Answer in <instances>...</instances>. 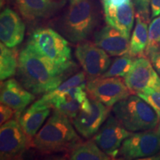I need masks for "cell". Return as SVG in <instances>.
Returning a JSON list of instances; mask_svg holds the SVG:
<instances>
[{
    "mask_svg": "<svg viewBox=\"0 0 160 160\" xmlns=\"http://www.w3.org/2000/svg\"><path fill=\"white\" fill-rule=\"evenodd\" d=\"M135 9L137 10V14H139L148 22L150 19V5L151 0H133Z\"/></svg>",
    "mask_w": 160,
    "mask_h": 160,
    "instance_id": "27",
    "label": "cell"
},
{
    "mask_svg": "<svg viewBox=\"0 0 160 160\" xmlns=\"http://www.w3.org/2000/svg\"><path fill=\"white\" fill-rule=\"evenodd\" d=\"M151 17L155 18L160 15V0H151Z\"/></svg>",
    "mask_w": 160,
    "mask_h": 160,
    "instance_id": "30",
    "label": "cell"
},
{
    "mask_svg": "<svg viewBox=\"0 0 160 160\" xmlns=\"http://www.w3.org/2000/svg\"><path fill=\"white\" fill-rule=\"evenodd\" d=\"M135 57L129 53L119 56L113 60L102 77H125L131 68Z\"/></svg>",
    "mask_w": 160,
    "mask_h": 160,
    "instance_id": "24",
    "label": "cell"
},
{
    "mask_svg": "<svg viewBox=\"0 0 160 160\" xmlns=\"http://www.w3.org/2000/svg\"><path fill=\"white\" fill-rule=\"evenodd\" d=\"M97 24V13L91 0H79L71 3L62 20V32L72 42L87 39Z\"/></svg>",
    "mask_w": 160,
    "mask_h": 160,
    "instance_id": "5",
    "label": "cell"
},
{
    "mask_svg": "<svg viewBox=\"0 0 160 160\" xmlns=\"http://www.w3.org/2000/svg\"><path fill=\"white\" fill-rule=\"evenodd\" d=\"M86 85L73 88L60 97L56 98L48 103L50 108H53L69 119H73L82 109V105L87 99Z\"/></svg>",
    "mask_w": 160,
    "mask_h": 160,
    "instance_id": "17",
    "label": "cell"
},
{
    "mask_svg": "<svg viewBox=\"0 0 160 160\" xmlns=\"http://www.w3.org/2000/svg\"><path fill=\"white\" fill-rule=\"evenodd\" d=\"M27 145L28 136L18 120L11 119L1 125L0 159H14L25 151Z\"/></svg>",
    "mask_w": 160,
    "mask_h": 160,
    "instance_id": "11",
    "label": "cell"
},
{
    "mask_svg": "<svg viewBox=\"0 0 160 160\" xmlns=\"http://www.w3.org/2000/svg\"><path fill=\"white\" fill-rule=\"evenodd\" d=\"M148 56L152 65L160 77V49L151 52Z\"/></svg>",
    "mask_w": 160,
    "mask_h": 160,
    "instance_id": "29",
    "label": "cell"
},
{
    "mask_svg": "<svg viewBox=\"0 0 160 160\" xmlns=\"http://www.w3.org/2000/svg\"><path fill=\"white\" fill-rule=\"evenodd\" d=\"M19 65L17 51L1 42L0 45V79L2 81L13 77Z\"/></svg>",
    "mask_w": 160,
    "mask_h": 160,
    "instance_id": "22",
    "label": "cell"
},
{
    "mask_svg": "<svg viewBox=\"0 0 160 160\" xmlns=\"http://www.w3.org/2000/svg\"><path fill=\"white\" fill-rule=\"evenodd\" d=\"M16 113V111L9 106L1 103L0 105V124L5 123L6 122L9 121L13 117V116Z\"/></svg>",
    "mask_w": 160,
    "mask_h": 160,
    "instance_id": "28",
    "label": "cell"
},
{
    "mask_svg": "<svg viewBox=\"0 0 160 160\" xmlns=\"http://www.w3.org/2000/svg\"><path fill=\"white\" fill-rule=\"evenodd\" d=\"M160 152V137L155 130L140 131L126 138L119 150L123 159L152 157Z\"/></svg>",
    "mask_w": 160,
    "mask_h": 160,
    "instance_id": "8",
    "label": "cell"
},
{
    "mask_svg": "<svg viewBox=\"0 0 160 160\" xmlns=\"http://www.w3.org/2000/svg\"><path fill=\"white\" fill-rule=\"evenodd\" d=\"M102 2H107L113 6H119L131 2L132 0H101Z\"/></svg>",
    "mask_w": 160,
    "mask_h": 160,
    "instance_id": "31",
    "label": "cell"
},
{
    "mask_svg": "<svg viewBox=\"0 0 160 160\" xmlns=\"http://www.w3.org/2000/svg\"><path fill=\"white\" fill-rule=\"evenodd\" d=\"M71 160H109L111 157L105 153L93 140L75 146L70 155Z\"/></svg>",
    "mask_w": 160,
    "mask_h": 160,
    "instance_id": "21",
    "label": "cell"
},
{
    "mask_svg": "<svg viewBox=\"0 0 160 160\" xmlns=\"http://www.w3.org/2000/svg\"><path fill=\"white\" fill-rule=\"evenodd\" d=\"M125 83L131 92L138 93L146 89H160V77L148 59L135 58L125 77Z\"/></svg>",
    "mask_w": 160,
    "mask_h": 160,
    "instance_id": "10",
    "label": "cell"
},
{
    "mask_svg": "<svg viewBox=\"0 0 160 160\" xmlns=\"http://www.w3.org/2000/svg\"><path fill=\"white\" fill-rule=\"evenodd\" d=\"M131 134L122 123L113 116L108 118L93 137V141L111 157L119 153L122 144Z\"/></svg>",
    "mask_w": 160,
    "mask_h": 160,
    "instance_id": "12",
    "label": "cell"
},
{
    "mask_svg": "<svg viewBox=\"0 0 160 160\" xmlns=\"http://www.w3.org/2000/svg\"><path fill=\"white\" fill-rule=\"evenodd\" d=\"M15 2L22 17L28 20L50 17L61 6L52 0H15Z\"/></svg>",
    "mask_w": 160,
    "mask_h": 160,
    "instance_id": "19",
    "label": "cell"
},
{
    "mask_svg": "<svg viewBox=\"0 0 160 160\" xmlns=\"http://www.w3.org/2000/svg\"><path fill=\"white\" fill-rule=\"evenodd\" d=\"M51 108L37 101L18 116L19 122L28 138L35 137L44 122L51 113Z\"/></svg>",
    "mask_w": 160,
    "mask_h": 160,
    "instance_id": "18",
    "label": "cell"
},
{
    "mask_svg": "<svg viewBox=\"0 0 160 160\" xmlns=\"http://www.w3.org/2000/svg\"><path fill=\"white\" fill-rule=\"evenodd\" d=\"M108 25L114 28L130 39L135 18V6L133 2L119 6H113L102 2Z\"/></svg>",
    "mask_w": 160,
    "mask_h": 160,
    "instance_id": "13",
    "label": "cell"
},
{
    "mask_svg": "<svg viewBox=\"0 0 160 160\" xmlns=\"http://www.w3.org/2000/svg\"><path fill=\"white\" fill-rule=\"evenodd\" d=\"M160 49V15L152 20L148 26V44L146 54Z\"/></svg>",
    "mask_w": 160,
    "mask_h": 160,
    "instance_id": "25",
    "label": "cell"
},
{
    "mask_svg": "<svg viewBox=\"0 0 160 160\" xmlns=\"http://www.w3.org/2000/svg\"><path fill=\"white\" fill-rule=\"evenodd\" d=\"M117 119L128 131H144L155 129L159 117L152 106L137 94H131L113 105Z\"/></svg>",
    "mask_w": 160,
    "mask_h": 160,
    "instance_id": "4",
    "label": "cell"
},
{
    "mask_svg": "<svg viewBox=\"0 0 160 160\" xmlns=\"http://www.w3.org/2000/svg\"><path fill=\"white\" fill-rule=\"evenodd\" d=\"M110 107L98 100L86 99L82 109L73 118V125L78 133L85 138L95 135L108 116Z\"/></svg>",
    "mask_w": 160,
    "mask_h": 160,
    "instance_id": "6",
    "label": "cell"
},
{
    "mask_svg": "<svg viewBox=\"0 0 160 160\" xmlns=\"http://www.w3.org/2000/svg\"><path fill=\"white\" fill-rule=\"evenodd\" d=\"M79 1V0H70V2L71 3H73V2H76Z\"/></svg>",
    "mask_w": 160,
    "mask_h": 160,
    "instance_id": "33",
    "label": "cell"
},
{
    "mask_svg": "<svg viewBox=\"0 0 160 160\" xmlns=\"http://www.w3.org/2000/svg\"><path fill=\"white\" fill-rule=\"evenodd\" d=\"M17 73L22 85L33 94L47 93L56 89L65 74L44 61L28 46L19 56Z\"/></svg>",
    "mask_w": 160,
    "mask_h": 160,
    "instance_id": "1",
    "label": "cell"
},
{
    "mask_svg": "<svg viewBox=\"0 0 160 160\" xmlns=\"http://www.w3.org/2000/svg\"><path fill=\"white\" fill-rule=\"evenodd\" d=\"M93 43L112 57H119L129 53V38L110 25L105 26L95 33Z\"/></svg>",
    "mask_w": 160,
    "mask_h": 160,
    "instance_id": "16",
    "label": "cell"
},
{
    "mask_svg": "<svg viewBox=\"0 0 160 160\" xmlns=\"http://www.w3.org/2000/svg\"><path fill=\"white\" fill-rule=\"evenodd\" d=\"M155 131L157 132V134L160 137V117H159V122H158L157 127L155 128Z\"/></svg>",
    "mask_w": 160,
    "mask_h": 160,
    "instance_id": "32",
    "label": "cell"
},
{
    "mask_svg": "<svg viewBox=\"0 0 160 160\" xmlns=\"http://www.w3.org/2000/svg\"><path fill=\"white\" fill-rule=\"evenodd\" d=\"M137 94L150 104L160 117V89H146Z\"/></svg>",
    "mask_w": 160,
    "mask_h": 160,
    "instance_id": "26",
    "label": "cell"
},
{
    "mask_svg": "<svg viewBox=\"0 0 160 160\" xmlns=\"http://www.w3.org/2000/svg\"><path fill=\"white\" fill-rule=\"evenodd\" d=\"M107 52L94 43L84 42L77 45L75 56L90 79L102 77L111 65Z\"/></svg>",
    "mask_w": 160,
    "mask_h": 160,
    "instance_id": "9",
    "label": "cell"
},
{
    "mask_svg": "<svg viewBox=\"0 0 160 160\" xmlns=\"http://www.w3.org/2000/svg\"><path fill=\"white\" fill-rule=\"evenodd\" d=\"M148 44V21L139 14L136 15V25L130 40L129 54L133 57H145Z\"/></svg>",
    "mask_w": 160,
    "mask_h": 160,
    "instance_id": "20",
    "label": "cell"
},
{
    "mask_svg": "<svg viewBox=\"0 0 160 160\" xmlns=\"http://www.w3.org/2000/svg\"><path fill=\"white\" fill-rule=\"evenodd\" d=\"M35 99L33 93H30L17 80L11 79L1 83L0 101L16 111L18 117L29 104Z\"/></svg>",
    "mask_w": 160,
    "mask_h": 160,
    "instance_id": "15",
    "label": "cell"
},
{
    "mask_svg": "<svg viewBox=\"0 0 160 160\" xmlns=\"http://www.w3.org/2000/svg\"><path fill=\"white\" fill-rule=\"evenodd\" d=\"M79 142L69 118L55 110L45 125L35 135L33 147L44 153L72 150Z\"/></svg>",
    "mask_w": 160,
    "mask_h": 160,
    "instance_id": "3",
    "label": "cell"
},
{
    "mask_svg": "<svg viewBox=\"0 0 160 160\" xmlns=\"http://www.w3.org/2000/svg\"><path fill=\"white\" fill-rule=\"evenodd\" d=\"M25 25L19 15L6 8L0 14V39L8 48H15L23 41Z\"/></svg>",
    "mask_w": 160,
    "mask_h": 160,
    "instance_id": "14",
    "label": "cell"
},
{
    "mask_svg": "<svg viewBox=\"0 0 160 160\" xmlns=\"http://www.w3.org/2000/svg\"><path fill=\"white\" fill-rule=\"evenodd\" d=\"M86 90L91 97L110 108L132 94L125 81L120 77H100L90 79L86 85Z\"/></svg>",
    "mask_w": 160,
    "mask_h": 160,
    "instance_id": "7",
    "label": "cell"
},
{
    "mask_svg": "<svg viewBox=\"0 0 160 160\" xmlns=\"http://www.w3.org/2000/svg\"><path fill=\"white\" fill-rule=\"evenodd\" d=\"M27 46L55 69L66 73L75 67L68 42L54 30L43 28L30 36Z\"/></svg>",
    "mask_w": 160,
    "mask_h": 160,
    "instance_id": "2",
    "label": "cell"
},
{
    "mask_svg": "<svg viewBox=\"0 0 160 160\" xmlns=\"http://www.w3.org/2000/svg\"><path fill=\"white\" fill-rule=\"evenodd\" d=\"M85 74L86 73H85V71L79 72L77 74L73 75V77L68 79L66 81L62 82L56 89L53 90V91L51 92H48V93H45V94L39 100H38L37 102L39 103L42 104V105H46L48 106V107H49L48 103L53 99L60 97V96L65 93L66 92L70 91V90L73 88L77 87V86H79L82 85V84L86 83Z\"/></svg>",
    "mask_w": 160,
    "mask_h": 160,
    "instance_id": "23",
    "label": "cell"
}]
</instances>
